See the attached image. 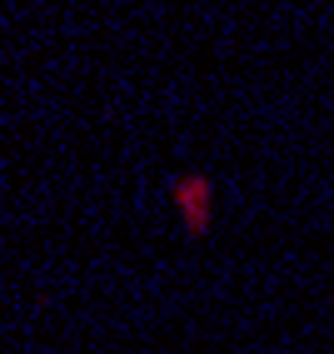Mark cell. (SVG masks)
<instances>
[{"label": "cell", "mask_w": 334, "mask_h": 354, "mask_svg": "<svg viewBox=\"0 0 334 354\" xmlns=\"http://www.w3.org/2000/svg\"><path fill=\"white\" fill-rule=\"evenodd\" d=\"M175 200L185 205V220L189 230H205L210 225V180H175Z\"/></svg>", "instance_id": "1"}]
</instances>
